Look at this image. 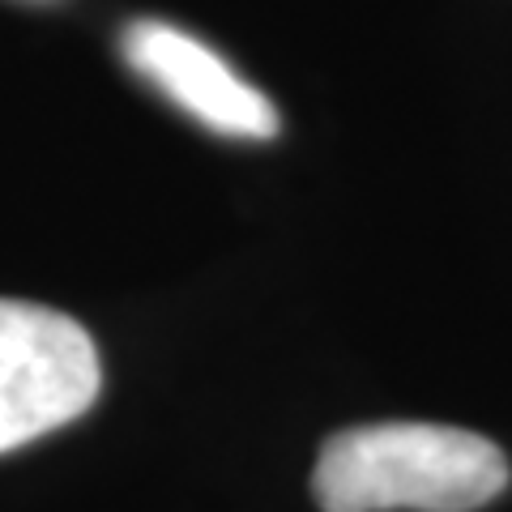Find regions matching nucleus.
<instances>
[{
    "instance_id": "7ed1b4c3",
    "label": "nucleus",
    "mask_w": 512,
    "mask_h": 512,
    "mask_svg": "<svg viewBox=\"0 0 512 512\" xmlns=\"http://www.w3.org/2000/svg\"><path fill=\"white\" fill-rule=\"evenodd\" d=\"M120 52L128 69L141 73L197 124L244 141L278 137V107L188 30L141 18L120 35Z\"/></svg>"
},
{
    "instance_id": "f257e3e1",
    "label": "nucleus",
    "mask_w": 512,
    "mask_h": 512,
    "mask_svg": "<svg viewBox=\"0 0 512 512\" xmlns=\"http://www.w3.org/2000/svg\"><path fill=\"white\" fill-rule=\"evenodd\" d=\"M508 487L487 436L444 423H372L329 436L312 495L325 512H470Z\"/></svg>"
},
{
    "instance_id": "f03ea898",
    "label": "nucleus",
    "mask_w": 512,
    "mask_h": 512,
    "mask_svg": "<svg viewBox=\"0 0 512 512\" xmlns=\"http://www.w3.org/2000/svg\"><path fill=\"white\" fill-rule=\"evenodd\" d=\"M99 389V350L73 316L0 299V453L82 419Z\"/></svg>"
}]
</instances>
